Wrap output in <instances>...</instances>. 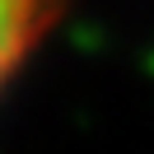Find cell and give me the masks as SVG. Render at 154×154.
Listing matches in <instances>:
<instances>
[{"label":"cell","mask_w":154,"mask_h":154,"mask_svg":"<svg viewBox=\"0 0 154 154\" xmlns=\"http://www.w3.org/2000/svg\"><path fill=\"white\" fill-rule=\"evenodd\" d=\"M66 0H0V103L56 33Z\"/></svg>","instance_id":"obj_1"}]
</instances>
